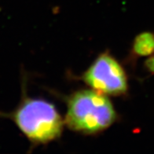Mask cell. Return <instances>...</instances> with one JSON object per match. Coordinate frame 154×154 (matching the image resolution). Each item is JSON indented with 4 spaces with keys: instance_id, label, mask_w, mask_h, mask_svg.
I'll return each instance as SVG.
<instances>
[{
    "instance_id": "obj_1",
    "label": "cell",
    "mask_w": 154,
    "mask_h": 154,
    "mask_svg": "<svg viewBox=\"0 0 154 154\" xmlns=\"http://www.w3.org/2000/svg\"><path fill=\"white\" fill-rule=\"evenodd\" d=\"M64 122L69 129L85 135H94L110 128L118 115L107 95L93 89L79 90L66 97Z\"/></svg>"
},
{
    "instance_id": "obj_2",
    "label": "cell",
    "mask_w": 154,
    "mask_h": 154,
    "mask_svg": "<svg viewBox=\"0 0 154 154\" xmlns=\"http://www.w3.org/2000/svg\"><path fill=\"white\" fill-rule=\"evenodd\" d=\"M7 117L35 146L46 145L58 139L65 122L53 104L40 98L24 97Z\"/></svg>"
},
{
    "instance_id": "obj_3",
    "label": "cell",
    "mask_w": 154,
    "mask_h": 154,
    "mask_svg": "<svg viewBox=\"0 0 154 154\" xmlns=\"http://www.w3.org/2000/svg\"><path fill=\"white\" fill-rule=\"evenodd\" d=\"M81 79L91 89L106 95L123 96L128 91L126 71L109 52L98 55L83 72Z\"/></svg>"
},
{
    "instance_id": "obj_4",
    "label": "cell",
    "mask_w": 154,
    "mask_h": 154,
    "mask_svg": "<svg viewBox=\"0 0 154 154\" xmlns=\"http://www.w3.org/2000/svg\"><path fill=\"white\" fill-rule=\"evenodd\" d=\"M154 54V33L144 32L134 38L131 54L133 58L147 57Z\"/></svg>"
}]
</instances>
